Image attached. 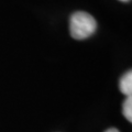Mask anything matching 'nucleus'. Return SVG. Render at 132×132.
Segmentation results:
<instances>
[{"label": "nucleus", "mask_w": 132, "mask_h": 132, "mask_svg": "<svg viewBox=\"0 0 132 132\" xmlns=\"http://www.w3.org/2000/svg\"><path fill=\"white\" fill-rule=\"evenodd\" d=\"M119 88L121 93L126 96H131L132 94V72L128 71L125 75L121 77L120 82H119Z\"/></svg>", "instance_id": "2"}, {"label": "nucleus", "mask_w": 132, "mask_h": 132, "mask_svg": "<svg viewBox=\"0 0 132 132\" xmlns=\"http://www.w3.org/2000/svg\"><path fill=\"white\" fill-rule=\"evenodd\" d=\"M105 132H119V130H118V129H116V128H110V129L106 130Z\"/></svg>", "instance_id": "4"}, {"label": "nucleus", "mask_w": 132, "mask_h": 132, "mask_svg": "<svg viewBox=\"0 0 132 132\" xmlns=\"http://www.w3.org/2000/svg\"><path fill=\"white\" fill-rule=\"evenodd\" d=\"M123 116L129 122L132 121V96H127V99L123 102L122 106Z\"/></svg>", "instance_id": "3"}, {"label": "nucleus", "mask_w": 132, "mask_h": 132, "mask_svg": "<svg viewBox=\"0 0 132 132\" xmlns=\"http://www.w3.org/2000/svg\"><path fill=\"white\" fill-rule=\"evenodd\" d=\"M97 29V22L87 12H75L69 22L71 35L75 40H85L93 35Z\"/></svg>", "instance_id": "1"}, {"label": "nucleus", "mask_w": 132, "mask_h": 132, "mask_svg": "<svg viewBox=\"0 0 132 132\" xmlns=\"http://www.w3.org/2000/svg\"><path fill=\"white\" fill-rule=\"evenodd\" d=\"M120 1H123V2H128V1H130V0H120Z\"/></svg>", "instance_id": "5"}]
</instances>
